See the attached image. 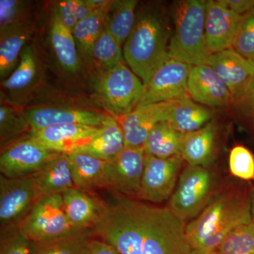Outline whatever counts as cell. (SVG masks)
<instances>
[{"mask_svg":"<svg viewBox=\"0 0 254 254\" xmlns=\"http://www.w3.org/2000/svg\"><path fill=\"white\" fill-rule=\"evenodd\" d=\"M75 187L91 190L106 188L110 162L86 153L68 155Z\"/></svg>","mask_w":254,"mask_h":254,"instance_id":"44dd1931","label":"cell"},{"mask_svg":"<svg viewBox=\"0 0 254 254\" xmlns=\"http://www.w3.org/2000/svg\"><path fill=\"white\" fill-rule=\"evenodd\" d=\"M33 175L43 196L62 194L75 187L68 155H58Z\"/></svg>","mask_w":254,"mask_h":254,"instance_id":"cb8c5ba5","label":"cell"},{"mask_svg":"<svg viewBox=\"0 0 254 254\" xmlns=\"http://www.w3.org/2000/svg\"><path fill=\"white\" fill-rule=\"evenodd\" d=\"M218 126L210 122L197 131L186 133L182 145L181 155L191 166L209 168L216 157Z\"/></svg>","mask_w":254,"mask_h":254,"instance_id":"ffe728a7","label":"cell"},{"mask_svg":"<svg viewBox=\"0 0 254 254\" xmlns=\"http://www.w3.org/2000/svg\"><path fill=\"white\" fill-rule=\"evenodd\" d=\"M232 48L254 62V9L242 15Z\"/></svg>","mask_w":254,"mask_h":254,"instance_id":"d590c367","label":"cell"},{"mask_svg":"<svg viewBox=\"0 0 254 254\" xmlns=\"http://www.w3.org/2000/svg\"><path fill=\"white\" fill-rule=\"evenodd\" d=\"M240 18V15L227 7L221 0L207 1L205 38L210 55L232 48Z\"/></svg>","mask_w":254,"mask_h":254,"instance_id":"5bb4252c","label":"cell"},{"mask_svg":"<svg viewBox=\"0 0 254 254\" xmlns=\"http://www.w3.org/2000/svg\"><path fill=\"white\" fill-rule=\"evenodd\" d=\"M218 190L213 170L188 165L180 174L168 208L182 221H190L204 210Z\"/></svg>","mask_w":254,"mask_h":254,"instance_id":"5b68a950","label":"cell"},{"mask_svg":"<svg viewBox=\"0 0 254 254\" xmlns=\"http://www.w3.org/2000/svg\"><path fill=\"white\" fill-rule=\"evenodd\" d=\"M31 131L58 125H81L102 127L108 116L91 110L75 108H35L23 112Z\"/></svg>","mask_w":254,"mask_h":254,"instance_id":"e0dca14e","label":"cell"},{"mask_svg":"<svg viewBox=\"0 0 254 254\" xmlns=\"http://www.w3.org/2000/svg\"><path fill=\"white\" fill-rule=\"evenodd\" d=\"M145 160L144 148L125 147L118 158L110 162L106 188L138 200Z\"/></svg>","mask_w":254,"mask_h":254,"instance_id":"4fadbf2b","label":"cell"},{"mask_svg":"<svg viewBox=\"0 0 254 254\" xmlns=\"http://www.w3.org/2000/svg\"><path fill=\"white\" fill-rule=\"evenodd\" d=\"M186 225L168 207L125 197L108 205L91 232L121 254H195Z\"/></svg>","mask_w":254,"mask_h":254,"instance_id":"6da1fadb","label":"cell"},{"mask_svg":"<svg viewBox=\"0 0 254 254\" xmlns=\"http://www.w3.org/2000/svg\"><path fill=\"white\" fill-rule=\"evenodd\" d=\"M91 230L75 231L64 236L38 242L33 254H86Z\"/></svg>","mask_w":254,"mask_h":254,"instance_id":"f546056e","label":"cell"},{"mask_svg":"<svg viewBox=\"0 0 254 254\" xmlns=\"http://www.w3.org/2000/svg\"><path fill=\"white\" fill-rule=\"evenodd\" d=\"M236 105L240 111L254 123V78L245 96Z\"/></svg>","mask_w":254,"mask_h":254,"instance_id":"ab89813d","label":"cell"},{"mask_svg":"<svg viewBox=\"0 0 254 254\" xmlns=\"http://www.w3.org/2000/svg\"><path fill=\"white\" fill-rule=\"evenodd\" d=\"M145 86L125 64L103 68L96 92L103 106L115 118L131 113L139 104Z\"/></svg>","mask_w":254,"mask_h":254,"instance_id":"8992f818","label":"cell"},{"mask_svg":"<svg viewBox=\"0 0 254 254\" xmlns=\"http://www.w3.org/2000/svg\"><path fill=\"white\" fill-rule=\"evenodd\" d=\"M185 133L179 131L169 122L157 124L150 131L144 146L145 154L167 159L181 155Z\"/></svg>","mask_w":254,"mask_h":254,"instance_id":"484cf974","label":"cell"},{"mask_svg":"<svg viewBox=\"0 0 254 254\" xmlns=\"http://www.w3.org/2000/svg\"><path fill=\"white\" fill-rule=\"evenodd\" d=\"M187 91L190 98L200 104L220 108L235 104L227 87L208 64L192 66Z\"/></svg>","mask_w":254,"mask_h":254,"instance_id":"d6986e66","label":"cell"},{"mask_svg":"<svg viewBox=\"0 0 254 254\" xmlns=\"http://www.w3.org/2000/svg\"><path fill=\"white\" fill-rule=\"evenodd\" d=\"M92 11L86 0H63L55 4L53 16H56L65 27L73 32L78 21Z\"/></svg>","mask_w":254,"mask_h":254,"instance_id":"e575fe53","label":"cell"},{"mask_svg":"<svg viewBox=\"0 0 254 254\" xmlns=\"http://www.w3.org/2000/svg\"><path fill=\"white\" fill-rule=\"evenodd\" d=\"M65 213L76 231L91 230L99 222L108 208L91 190L73 187L62 193Z\"/></svg>","mask_w":254,"mask_h":254,"instance_id":"ac0fdd59","label":"cell"},{"mask_svg":"<svg viewBox=\"0 0 254 254\" xmlns=\"http://www.w3.org/2000/svg\"><path fill=\"white\" fill-rule=\"evenodd\" d=\"M213 254H254V224L237 227Z\"/></svg>","mask_w":254,"mask_h":254,"instance_id":"836d02e7","label":"cell"},{"mask_svg":"<svg viewBox=\"0 0 254 254\" xmlns=\"http://www.w3.org/2000/svg\"><path fill=\"white\" fill-rule=\"evenodd\" d=\"M86 254H121L115 248L93 236L90 239Z\"/></svg>","mask_w":254,"mask_h":254,"instance_id":"60d3db41","label":"cell"},{"mask_svg":"<svg viewBox=\"0 0 254 254\" xmlns=\"http://www.w3.org/2000/svg\"><path fill=\"white\" fill-rule=\"evenodd\" d=\"M206 2L183 0L175 4V30L168 47L170 58L190 66L207 64L210 54L205 38Z\"/></svg>","mask_w":254,"mask_h":254,"instance_id":"277c9868","label":"cell"},{"mask_svg":"<svg viewBox=\"0 0 254 254\" xmlns=\"http://www.w3.org/2000/svg\"><path fill=\"white\" fill-rule=\"evenodd\" d=\"M42 197L33 175L14 179L0 175L1 233L18 228Z\"/></svg>","mask_w":254,"mask_h":254,"instance_id":"ba28073f","label":"cell"},{"mask_svg":"<svg viewBox=\"0 0 254 254\" xmlns=\"http://www.w3.org/2000/svg\"><path fill=\"white\" fill-rule=\"evenodd\" d=\"M136 0L112 1L106 16L105 28L121 45H125L131 34L136 21Z\"/></svg>","mask_w":254,"mask_h":254,"instance_id":"83f0119b","label":"cell"},{"mask_svg":"<svg viewBox=\"0 0 254 254\" xmlns=\"http://www.w3.org/2000/svg\"><path fill=\"white\" fill-rule=\"evenodd\" d=\"M91 59L94 60L102 68L125 64L121 45L105 28L93 45Z\"/></svg>","mask_w":254,"mask_h":254,"instance_id":"d6a6232c","label":"cell"},{"mask_svg":"<svg viewBox=\"0 0 254 254\" xmlns=\"http://www.w3.org/2000/svg\"><path fill=\"white\" fill-rule=\"evenodd\" d=\"M31 31L25 21L0 29V76L6 79L19 63L20 56Z\"/></svg>","mask_w":254,"mask_h":254,"instance_id":"7402d4cb","label":"cell"},{"mask_svg":"<svg viewBox=\"0 0 254 254\" xmlns=\"http://www.w3.org/2000/svg\"><path fill=\"white\" fill-rule=\"evenodd\" d=\"M125 148V136L122 127L117 119L111 115L108 116L99 133L76 153H86L111 162L118 158Z\"/></svg>","mask_w":254,"mask_h":254,"instance_id":"603a6c76","label":"cell"},{"mask_svg":"<svg viewBox=\"0 0 254 254\" xmlns=\"http://www.w3.org/2000/svg\"><path fill=\"white\" fill-rule=\"evenodd\" d=\"M28 131L31 132V128L23 117V113H18L11 107L1 103L0 143L1 151L15 143V138Z\"/></svg>","mask_w":254,"mask_h":254,"instance_id":"1f68e13d","label":"cell"},{"mask_svg":"<svg viewBox=\"0 0 254 254\" xmlns=\"http://www.w3.org/2000/svg\"><path fill=\"white\" fill-rule=\"evenodd\" d=\"M251 215L252 222L254 224V188L250 191Z\"/></svg>","mask_w":254,"mask_h":254,"instance_id":"7bdbcfd3","label":"cell"},{"mask_svg":"<svg viewBox=\"0 0 254 254\" xmlns=\"http://www.w3.org/2000/svg\"><path fill=\"white\" fill-rule=\"evenodd\" d=\"M112 1L103 7L93 10L78 21L73 31L80 54L91 60L92 48L105 28V16Z\"/></svg>","mask_w":254,"mask_h":254,"instance_id":"f1b7e54d","label":"cell"},{"mask_svg":"<svg viewBox=\"0 0 254 254\" xmlns=\"http://www.w3.org/2000/svg\"><path fill=\"white\" fill-rule=\"evenodd\" d=\"M37 71V60L33 48L26 46L21 52L17 66L3 81L4 89L14 93L24 91L36 79Z\"/></svg>","mask_w":254,"mask_h":254,"instance_id":"4dcf8cb0","label":"cell"},{"mask_svg":"<svg viewBox=\"0 0 254 254\" xmlns=\"http://www.w3.org/2000/svg\"><path fill=\"white\" fill-rule=\"evenodd\" d=\"M170 31L163 17L155 11H143L124 45L125 61L144 86L160 66L170 58Z\"/></svg>","mask_w":254,"mask_h":254,"instance_id":"3957f363","label":"cell"},{"mask_svg":"<svg viewBox=\"0 0 254 254\" xmlns=\"http://www.w3.org/2000/svg\"><path fill=\"white\" fill-rule=\"evenodd\" d=\"M225 83L236 105L245 96L254 78V62L232 48L213 53L208 63Z\"/></svg>","mask_w":254,"mask_h":254,"instance_id":"7c38bea8","label":"cell"},{"mask_svg":"<svg viewBox=\"0 0 254 254\" xmlns=\"http://www.w3.org/2000/svg\"><path fill=\"white\" fill-rule=\"evenodd\" d=\"M170 101L138 106L131 113L115 118L123 129L125 147L144 148L153 127L168 121Z\"/></svg>","mask_w":254,"mask_h":254,"instance_id":"9a60e30c","label":"cell"},{"mask_svg":"<svg viewBox=\"0 0 254 254\" xmlns=\"http://www.w3.org/2000/svg\"><path fill=\"white\" fill-rule=\"evenodd\" d=\"M213 114L190 96L170 101L168 121L182 133L197 131L211 122Z\"/></svg>","mask_w":254,"mask_h":254,"instance_id":"d4e9b609","label":"cell"},{"mask_svg":"<svg viewBox=\"0 0 254 254\" xmlns=\"http://www.w3.org/2000/svg\"><path fill=\"white\" fill-rule=\"evenodd\" d=\"M252 222L250 193L230 185L219 189L210 203L186 225L189 243L195 254H213L237 227Z\"/></svg>","mask_w":254,"mask_h":254,"instance_id":"7a4b0ae2","label":"cell"},{"mask_svg":"<svg viewBox=\"0 0 254 254\" xmlns=\"http://www.w3.org/2000/svg\"><path fill=\"white\" fill-rule=\"evenodd\" d=\"M100 129L86 125H58L31 131L28 136L53 151L70 155L88 144Z\"/></svg>","mask_w":254,"mask_h":254,"instance_id":"2e32d148","label":"cell"},{"mask_svg":"<svg viewBox=\"0 0 254 254\" xmlns=\"http://www.w3.org/2000/svg\"><path fill=\"white\" fill-rule=\"evenodd\" d=\"M24 3L18 0H0V29L24 21L22 14Z\"/></svg>","mask_w":254,"mask_h":254,"instance_id":"f35d334b","label":"cell"},{"mask_svg":"<svg viewBox=\"0 0 254 254\" xmlns=\"http://www.w3.org/2000/svg\"><path fill=\"white\" fill-rule=\"evenodd\" d=\"M229 169L232 176L245 181L254 180V155L243 145H235L229 155Z\"/></svg>","mask_w":254,"mask_h":254,"instance_id":"8d00e7d4","label":"cell"},{"mask_svg":"<svg viewBox=\"0 0 254 254\" xmlns=\"http://www.w3.org/2000/svg\"><path fill=\"white\" fill-rule=\"evenodd\" d=\"M192 66L169 58L156 70L145 86L144 93L138 106L190 96L187 82Z\"/></svg>","mask_w":254,"mask_h":254,"instance_id":"8fae6325","label":"cell"},{"mask_svg":"<svg viewBox=\"0 0 254 254\" xmlns=\"http://www.w3.org/2000/svg\"><path fill=\"white\" fill-rule=\"evenodd\" d=\"M36 243L28 240L19 229L1 233L0 254H33Z\"/></svg>","mask_w":254,"mask_h":254,"instance_id":"74e56055","label":"cell"},{"mask_svg":"<svg viewBox=\"0 0 254 254\" xmlns=\"http://www.w3.org/2000/svg\"><path fill=\"white\" fill-rule=\"evenodd\" d=\"M184 161L182 155L161 159L145 154L138 200L161 203L170 198L177 186Z\"/></svg>","mask_w":254,"mask_h":254,"instance_id":"9c48e42d","label":"cell"},{"mask_svg":"<svg viewBox=\"0 0 254 254\" xmlns=\"http://www.w3.org/2000/svg\"><path fill=\"white\" fill-rule=\"evenodd\" d=\"M221 1L240 16L254 9V0H221Z\"/></svg>","mask_w":254,"mask_h":254,"instance_id":"b9f144b4","label":"cell"},{"mask_svg":"<svg viewBox=\"0 0 254 254\" xmlns=\"http://www.w3.org/2000/svg\"><path fill=\"white\" fill-rule=\"evenodd\" d=\"M50 42L60 66L70 73H76L80 68L79 56L73 32L53 16L50 32Z\"/></svg>","mask_w":254,"mask_h":254,"instance_id":"4316f807","label":"cell"},{"mask_svg":"<svg viewBox=\"0 0 254 254\" xmlns=\"http://www.w3.org/2000/svg\"><path fill=\"white\" fill-rule=\"evenodd\" d=\"M18 229L26 238L35 243L76 231L66 217L62 194L46 195L40 198Z\"/></svg>","mask_w":254,"mask_h":254,"instance_id":"52a82bcc","label":"cell"},{"mask_svg":"<svg viewBox=\"0 0 254 254\" xmlns=\"http://www.w3.org/2000/svg\"><path fill=\"white\" fill-rule=\"evenodd\" d=\"M60 154L27 136L1 151V175L11 179L29 176L41 170L50 160Z\"/></svg>","mask_w":254,"mask_h":254,"instance_id":"30bf717a","label":"cell"}]
</instances>
